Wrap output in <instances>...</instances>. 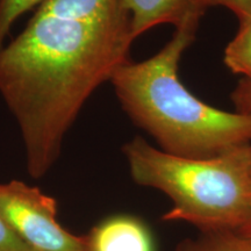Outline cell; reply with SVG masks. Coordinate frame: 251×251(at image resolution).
Wrapping results in <instances>:
<instances>
[{
    "label": "cell",
    "mask_w": 251,
    "mask_h": 251,
    "mask_svg": "<svg viewBox=\"0 0 251 251\" xmlns=\"http://www.w3.org/2000/svg\"><path fill=\"white\" fill-rule=\"evenodd\" d=\"M203 11L208 7L221 6L234 12L238 20L251 17V0H199Z\"/></svg>",
    "instance_id": "11"
},
{
    "label": "cell",
    "mask_w": 251,
    "mask_h": 251,
    "mask_svg": "<svg viewBox=\"0 0 251 251\" xmlns=\"http://www.w3.org/2000/svg\"><path fill=\"white\" fill-rule=\"evenodd\" d=\"M230 233L236 237L244 251H251V218L243 226Z\"/></svg>",
    "instance_id": "13"
},
{
    "label": "cell",
    "mask_w": 251,
    "mask_h": 251,
    "mask_svg": "<svg viewBox=\"0 0 251 251\" xmlns=\"http://www.w3.org/2000/svg\"><path fill=\"white\" fill-rule=\"evenodd\" d=\"M122 152L135 183L171 200L165 221L186 222L201 233H230L251 218L250 144L212 157H184L137 136Z\"/></svg>",
    "instance_id": "3"
},
{
    "label": "cell",
    "mask_w": 251,
    "mask_h": 251,
    "mask_svg": "<svg viewBox=\"0 0 251 251\" xmlns=\"http://www.w3.org/2000/svg\"><path fill=\"white\" fill-rule=\"evenodd\" d=\"M45 0H0V48L6 43L12 27L19 18Z\"/></svg>",
    "instance_id": "9"
},
{
    "label": "cell",
    "mask_w": 251,
    "mask_h": 251,
    "mask_svg": "<svg viewBox=\"0 0 251 251\" xmlns=\"http://www.w3.org/2000/svg\"><path fill=\"white\" fill-rule=\"evenodd\" d=\"M249 178L251 181V144H250V159H249Z\"/></svg>",
    "instance_id": "14"
},
{
    "label": "cell",
    "mask_w": 251,
    "mask_h": 251,
    "mask_svg": "<svg viewBox=\"0 0 251 251\" xmlns=\"http://www.w3.org/2000/svg\"><path fill=\"white\" fill-rule=\"evenodd\" d=\"M85 244L86 251H156L148 226L128 214L102 220L86 235Z\"/></svg>",
    "instance_id": "5"
},
{
    "label": "cell",
    "mask_w": 251,
    "mask_h": 251,
    "mask_svg": "<svg viewBox=\"0 0 251 251\" xmlns=\"http://www.w3.org/2000/svg\"><path fill=\"white\" fill-rule=\"evenodd\" d=\"M240 28L225 50V64L231 72L251 80V17L242 19Z\"/></svg>",
    "instance_id": "7"
},
{
    "label": "cell",
    "mask_w": 251,
    "mask_h": 251,
    "mask_svg": "<svg viewBox=\"0 0 251 251\" xmlns=\"http://www.w3.org/2000/svg\"><path fill=\"white\" fill-rule=\"evenodd\" d=\"M235 109L241 114L251 117V80L242 79L231 93Z\"/></svg>",
    "instance_id": "12"
},
{
    "label": "cell",
    "mask_w": 251,
    "mask_h": 251,
    "mask_svg": "<svg viewBox=\"0 0 251 251\" xmlns=\"http://www.w3.org/2000/svg\"><path fill=\"white\" fill-rule=\"evenodd\" d=\"M0 251H36L24 242L0 215Z\"/></svg>",
    "instance_id": "10"
},
{
    "label": "cell",
    "mask_w": 251,
    "mask_h": 251,
    "mask_svg": "<svg viewBox=\"0 0 251 251\" xmlns=\"http://www.w3.org/2000/svg\"><path fill=\"white\" fill-rule=\"evenodd\" d=\"M130 19L134 39L164 24L177 28L188 21H200L205 14L199 0H120Z\"/></svg>",
    "instance_id": "6"
},
{
    "label": "cell",
    "mask_w": 251,
    "mask_h": 251,
    "mask_svg": "<svg viewBox=\"0 0 251 251\" xmlns=\"http://www.w3.org/2000/svg\"><path fill=\"white\" fill-rule=\"evenodd\" d=\"M0 215L34 250L86 251L85 236H76L59 225L54 198L24 181L0 183Z\"/></svg>",
    "instance_id": "4"
},
{
    "label": "cell",
    "mask_w": 251,
    "mask_h": 251,
    "mask_svg": "<svg viewBox=\"0 0 251 251\" xmlns=\"http://www.w3.org/2000/svg\"><path fill=\"white\" fill-rule=\"evenodd\" d=\"M176 251H244L231 233H201L196 238H186Z\"/></svg>",
    "instance_id": "8"
},
{
    "label": "cell",
    "mask_w": 251,
    "mask_h": 251,
    "mask_svg": "<svg viewBox=\"0 0 251 251\" xmlns=\"http://www.w3.org/2000/svg\"><path fill=\"white\" fill-rule=\"evenodd\" d=\"M198 26L199 21L193 20L177 27L157 54L126 62L109 81L122 109L159 149L184 157H212L251 144V117L213 107L181 83L178 65Z\"/></svg>",
    "instance_id": "2"
},
{
    "label": "cell",
    "mask_w": 251,
    "mask_h": 251,
    "mask_svg": "<svg viewBox=\"0 0 251 251\" xmlns=\"http://www.w3.org/2000/svg\"><path fill=\"white\" fill-rule=\"evenodd\" d=\"M134 40L121 6L85 13L45 0L0 48V94L19 125L31 178L52 168L84 103L130 61Z\"/></svg>",
    "instance_id": "1"
}]
</instances>
